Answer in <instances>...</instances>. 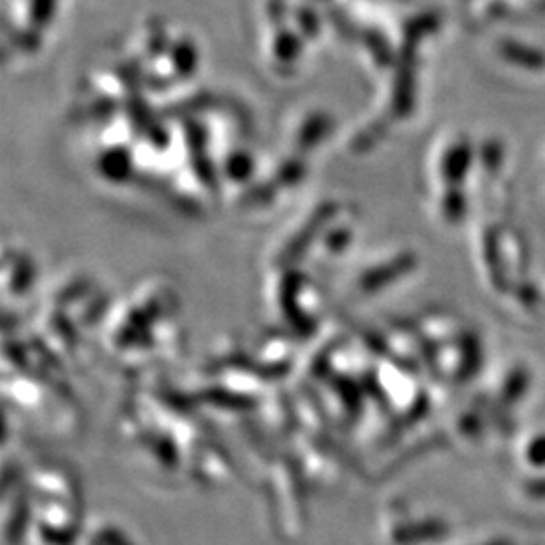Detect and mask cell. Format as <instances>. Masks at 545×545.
Segmentation results:
<instances>
[{"instance_id":"6da1fadb","label":"cell","mask_w":545,"mask_h":545,"mask_svg":"<svg viewBox=\"0 0 545 545\" xmlns=\"http://www.w3.org/2000/svg\"><path fill=\"white\" fill-rule=\"evenodd\" d=\"M55 9H57V0H31V9H29L31 25L35 29L47 27L55 15Z\"/></svg>"},{"instance_id":"7a4b0ae2","label":"cell","mask_w":545,"mask_h":545,"mask_svg":"<svg viewBox=\"0 0 545 545\" xmlns=\"http://www.w3.org/2000/svg\"><path fill=\"white\" fill-rule=\"evenodd\" d=\"M297 21L301 25V29L307 33V35H315L317 33V17L311 9H301L297 13Z\"/></svg>"}]
</instances>
